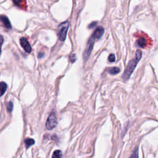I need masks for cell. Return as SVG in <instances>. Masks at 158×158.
<instances>
[{"instance_id":"cell-1","label":"cell","mask_w":158,"mask_h":158,"mask_svg":"<svg viewBox=\"0 0 158 158\" xmlns=\"http://www.w3.org/2000/svg\"><path fill=\"white\" fill-rule=\"evenodd\" d=\"M141 56H142L141 51L138 49L136 52L135 59H132L129 63L128 65H127V67L125 70V72L123 74V76H122V77H123L124 79L128 80L130 78L131 74L133 73L134 70H135L137 64H138V63L141 59Z\"/></svg>"},{"instance_id":"cell-2","label":"cell","mask_w":158,"mask_h":158,"mask_svg":"<svg viewBox=\"0 0 158 158\" xmlns=\"http://www.w3.org/2000/svg\"><path fill=\"white\" fill-rule=\"evenodd\" d=\"M69 24L68 21H65L62 24H61L58 27V38L60 41H64L67 36L68 30L69 29Z\"/></svg>"},{"instance_id":"cell-3","label":"cell","mask_w":158,"mask_h":158,"mask_svg":"<svg viewBox=\"0 0 158 158\" xmlns=\"http://www.w3.org/2000/svg\"><path fill=\"white\" fill-rule=\"evenodd\" d=\"M95 40H96L92 36H91L90 38V39L88 40L87 45H86V48L85 49V51L84 54V58L85 61L87 60L88 59V58L90 57V54H91V52H92V49L93 48V45H94V43H95Z\"/></svg>"},{"instance_id":"cell-4","label":"cell","mask_w":158,"mask_h":158,"mask_svg":"<svg viewBox=\"0 0 158 158\" xmlns=\"http://www.w3.org/2000/svg\"><path fill=\"white\" fill-rule=\"evenodd\" d=\"M57 124L58 121L56 116L54 113L51 114L48 117L47 122H46V127H47V129L48 130H52L55 128Z\"/></svg>"},{"instance_id":"cell-5","label":"cell","mask_w":158,"mask_h":158,"mask_svg":"<svg viewBox=\"0 0 158 158\" xmlns=\"http://www.w3.org/2000/svg\"><path fill=\"white\" fill-rule=\"evenodd\" d=\"M20 43L24 49L28 53H30L32 52V47L29 43L28 40L25 37H22L20 40Z\"/></svg>"},{"instance_id":"cell-6","label":"cell","mask_w":158,"mask_h":158,"mask_svg":"<svg viewBox=\"0 0 158 158\" xmlns=\"http://www.w3.org/2000/svg\"><path fill=\"white\" fill-rule=\"evenodd\" d=\"M104 30L103 27H98L96 28V29L95 30L92 37L95 39V40H99L104 33Z\"/></svg>"},{"instance_id":"cell-7","label":"cell","mask_w":158,"mask_h":158,"mask_svg":"<svg viewBox=\"0 0 158 158\" xmlns=\"http://www.w3.org/2000/svg\"><path fill=\"white\" fill-rule=\"evenodd\" d=\"M0 24H2L3 26L6 29H11V24L9 19L6 16H4V15H1V16H0Z\"/></svg>"},{"instance_id":"cell-8","label":"cell","mask_w":158,"mask_h":158,"mask_svg":"<svg viewBox=\"0 0 158 158\" xmlns=\"http://www.w3.org/2000/svg\"><path fill=\"white\" fill-rule=\"evenodd\" d=\"M8 88V85L7 84L4 82V81H2V82L0 83V97L2 96L4 93L6 92V91Z\"/></svg>"},{"instance_id":"cell-9","label":"cell","mask_w":158,"mask_h":158,"mask_svg":"<svg viewBox=\"0 0 158 158\" xmlns=\"http://www.w3.org/2000/svg\"><path fill=\"white\" fill-rule=\"evenodd\" d=\"M136 43H137V45H138L139 47H140L141 48H145L146 46L147 41L145 38L141 37L138 40H137Z\"/></svg>"},{"instance_id":"cell-10","label":"cell","mask_w":158,"mask_h":158,"mask_svg":"<svg viewBox=\"0 0 158 158\" xmlns=\"http://www.w3.org/2000/svg\"><path fill=\"white\" fill-rule=\"evenodd\" d=\"M13 3L17 6L20 8H24V6H25V0H13Z\"/></svg>"},{"instance_id":"cell-11","label":"cell","mask_w":158,"mask_h":158,"mask_svg":"<svg viewBox=\"0 0 158 158\" xmlns=\"http://www.w3.org/2000/svg\"><path fill=\"white\" fill-rule=\"evenodd\" d=\"M35 144V140L32 139H27L25 140V145L26 148H29L31 146Z\"/></svg>"},{"instance_id":"cell-12","label":"cell","mask_w":158,"mask_h":158,"mask_svg":"<svg viewBox=\"0 0 158 158\" xmlns=\"http://www.w3.org/2000/svg\"><path fill=\"white\" fill-rule=\"evenodd\" d=\"M120 69L118 68H111L109 69V73L111 75H116L120 72Z\"/></svg>"},{"instance_id":"cell-13","label":"cell","mask_w":158,"mask_h":158,"mask_svg":"<svg viewBox=\"0 0 158 158\" xmlns=\"http://www.w3.org/2000/svg\"><path fill=\"white\" fill-rule=\"evenodd\" d=\"M52 158H62V152L60 150H56L53 152Z\"/></svg>"},{"instance_id":"cell-14","label":"cell","mask_w":158,"mask_h":158,"mask_svg":"<svg viewBox=\"0 0 158 158\" xmlns=\"http://www.w3.org/2000/svg\"><path fill=\"white\" fill-rule=\"evenodd\" d=\"M130 158H139V148H136L135 150L132 152Z\"/></svg>"},{"instance_id":"cell-15","label":"cell","mask_w":158,"mask_h":158,"mask_svg":"<svg viewBox=\"0 0 158 158\" xmlns=\"http://www.w3.org/2000/svg\"><path fill=\"white\" fill-rule=\"evenodd\" d=\"M13 109V103L11 101H9L7 104V111L9 113H11Z\"/></svg>"},{"instance_id":"cell-16","label":"cell","mask_w":158,"mask_h":158,"mask_svg":"<svg viewBox=\"0 0 158 158\" xmlns=\"http://www.w3.org/2000/svg\"><path fill=\"white\" fill-rule=\"evenodd\" d=\"M108 61L110 63H113L116 61V57L114 54H111L108 57Z\"/></svg>"},{"instance_id":"cell-17","label":"cell","mask_w":158,"mask_h":158,"mask_svg":"<svg viewBox=\"0 0 158 158\" xmlns=\"http://www.w3.org/2000/svg\"><path fill=\"white\" fill-rule=\"evenodd\" d=\"M69 59H70V62L72 63H74L75 62V61H76V59H77V58H76V56H75V54H71L70 55Z\"/></svg>"},{"instance_id":"cell-18","label":"cell","mask_w":158,"mask_h":158,"mask_svg":"<svg viewBox=\"0 0 158 158\" xmlns=\"http://www.w3.org/2000/svg\"><path fill=\"white\" fill-rule=\"evenodd\" d=\"M3 42H4L3 37L1 36V35H0V53H1V47H2Z\"/></svg>"},{"instance_id":"cell-19","label":"cell","mask_w":158,"mask_h":158,"mask_svg":"<svg viewBox=\"0 0 158 158\" xmlns=\"http://www.w3.org/2000/svg\"><path fill=\"white\" fill-rule=\"evenodd\" d=\"M98 22H93L92 23H91L90 25H89V26H88V29H93V27H95L96 25H97Z\"/></svg>"},{"instance_id":"cell-20","label":"cell","mask_w":158,"mask_h":158,"mask_svg":"<svg viewBox=\"0 0 158 158\" xmlns=\"http://www.w3.org/2000/svg\"><path fill=\"white\" fill-rule=\"evenodd\" d=\"M43 56H44V54H43V53H40L38 54V58H42V57H43Z\"/></svg>"}]
</instances>
